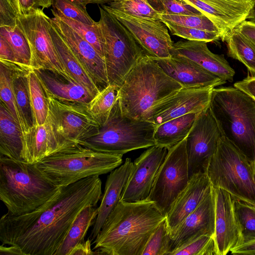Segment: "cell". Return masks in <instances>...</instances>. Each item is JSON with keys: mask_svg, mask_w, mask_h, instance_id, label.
<instances>
[{"mask_svg": "<svg viewBox=\"0 0 255 255\" xmlns=\"http://www.w3.org/2000/svg\"><path fill=\"white\" fill-rule=\"evenodd\" d=\"M156 126L151 122L125 116L118 99L98 133L80 143L101 152L123 155L155 145L153 134Z\"/></svg>", "mask_w": 255, "mask_h": 255, "instance_id": "8", "label": "cell"}, {"mask_svg": "<svg viewBox=\"0 0 255 255\" xmlns=\"http://www.w3.org/2000/svg\"><path fill=\"white\" fill-rule=\"evenodd\" d=\"M96 26L103 46L110 85L119 88L128 73L145 53L128 30L115 17L99 6Z\"/></svg>", "mask_w": 255, "mask_h": 255, "instance_id": "9", "label": "cell"}, {"mask_svg": "<svg viewBox=\"0 0 255 255\" xmlns=\"http://www.w3.org/2000/svg\"><path fill=\"white\" fill-rule=\"evenodd\" d=\"M225 42L228 56L242 62L251 75L255 76V44L235 29L229 33Z\"/></svg>", "mask_w": 255, "mask_h": 255, "instance_id": "32", "label": "cell"}, {"mask_svg": "<svg viewBox=\"0 0 255 255\" xmlns=\"http://www.w3.org/2000/svg\"><path fill=\"white\" fill-rule=\"evenodd\" d=\"M215 221V204L213 188L212 192L196 209L170 231L168 255L202 235H207L214 237Z\"/></svg>", "mask_w": 255, "mask_h": 255, "instance_id": "19", "label": "cell"}, {"mask_svg": "<svg viewBox=\"0 0 255 255\" xmlns=\"http://www.w3.org/2000/svg\"><path fill=\"white\" fill-rule=\"evenodd\" d=\"M163 22L165 24L173 35L187 40L210 42L217 41L220 39V35L217 32L185 27L166 21Z\"/></svg>", "mask_w": 255, "mask_h": 255, "instance_id": "44", "label": "cell"}, {"mask_svg": "<svg viewBox=\"0 0 255 255\" xmlns=\"http://www.w3.org/2000/svg\"><path fill=\"white\" fill-rule=\"evenodd\" d=\"M98 214L96 206L89 205L83 209L73 222L62 245L55 255H70L73 249L84 241L86 234Z\"/></svg>", "mask_w": 255, "mask_h": 255, "instance_id": "31", "label": "cell"}, {"mask_svg": "<svg viewBox=\"0 0 255 255\" xmlns=\"http://www.w3.org/2000/svg\"><path fill=\"white\" fill-rule=\"evenodd\" d=\"M222 136L209 107L199 113L186 137L189 174L205 172Z\"/></svg>", "mask_w": 255, "mask_h": 255, "instance_id": "14", "label": "cell"}, {"mask_svg": "<svg viewBox=\"0 0 255 255\" xmlns=\"http://www.w3.org/2000/svg\"><path fill=\"white\" fill-rule=\"evenodd\" d=\"M151 57L167 75L183 88H215L227 82L186 58L178 56L165 58Z\"/></svg>", "mask_w": 255, "mask_h": 255, "instance_id": "21", "label": "cell"}, {"mask_svg": "<svg viewBox=\"0 0 255 255\" xmlns=\"http://www.w3.org/2000/svg\"><path fill=\"white\" fill-rule=\"evenodd\" d=\"M122 156L79 143L55 152L35 165L47 179L60 188L111 172L122 164Z\"/></svg>", "mask_w": 255, "mask_h": 255, "instance_id": "5", "label": "cell"}, {"mask_svg": "<svg viewBox=\"0 0 255 255\" xmlns=\"http://www.w3.org/2000/svg\"><path fill=\"white\" fill-rule=\"evenodd\" d=\"M92 240L89 238L78 244L70 253V255H96V253L91 249Z\"/></svg>", "mask_w": 255, "mask_h": 255, "instance_id": "52", "label": "cell"}, {"mask_svg": "<svg viewBox=\"0 0 255 255\" xmlns=\"http://www.w3.org/2000/svg\"><path fill=\"white\" fill-rule=\"evenodd\" d=\"M234 206L241 230L243 244L255 240V205L235 200Z\"/></svg>", "mask_w": 255, "mask_h": 255, "instance_id": "38", "label": "cell"}, {"mask_svg": "<svg viewBox=\"0 0 255 255\" xmlns=\"http://www.w3.org/2000/svg\"><path fill=\"white\" fill-rule=\"evenodd\" d=\"M159 13L179 15H201L195 7L180 0H147Z\"/></svg>", "mask_w": 255, "mask_h": 255, "instance_id": "45", "label": "cell"}, {"mask_svg": "<svg viewBox=\"0 0 255 255\" xmlns=\"http://www.w3.org/2000/svg\"><path fill=\"white\" fill-rule=\"evenodd\" d=\"M37 7H41L42 8H48L52 5L53 0H35Z\"/></svg>", "mask_w": 255, "mask_h": 255, "instance_id": "54", "label": "cell"}, {"mask_svg": "<svg viewBox=\"0 0 255 255\" xmlns=\"http://www.w3.org/2000/svg\"><path fill=\"white\" fill-rule=\"evenodd\" d=\"M199 113L188 114L156 126L155 145L167 149L186 138Z\"/></svg>", "mask_w": 255, "mask_h": 255, "instance_id": "29", "label": "cell"}, {"mask_svg": "<svg viewBox=\"0 0 255 255\" xmlns=\"http://www.w3.org/2000/svg\"><path fill=\"white\" fill-rule=\"evenodd\" d=\"M87 3L82 0H53L52 12L90 25L96 22L88 13Z\"/></svg>", "mask_w": 255, "mask_h": 255, "instance_id": "37", "label": "cell"}, {"mask_svg": "<svg viewBox=\"0 0 255 255\" xmlns=\"http://www.w3.org/2000/svg\"><path fill=\"white\" fill-rule=\"evenodd\" d=\"M17 16L26 14L35 7V0H10Z\"/></svg>", "mask_w": 255, "mask_h": 255, "instance_id": "48", "label": "cell"}, {"mask_svg": "<svg viewBox=\"0 0 255 255\" xmlns=\"http://www.w3.org/2000/svg\"><path fill=\"white\" fill-rule=\"evenodd\" d=\"M29 70L17 66L12 78L15 102L23 133L34 126L27 76Z\"/></svg>", "mask_w": 255, "mask_h": 255, "instance_id": "30", "label": "cell"}, {"mask_svg": "<svg viewBox=\"0 0 255 255\" xmlns=\"http://www.w3.org/2000/svg\"><path fill=\"white\" fill-rule=\"evenodd\" d=\"M167 151L165 147L153 145L148 147L134 160L121 201L135 202L147 199Z\"/></svg>", "mask_w": 255, "mask_h": 255, "instance_id": "16", "label": "cell"}, {"mask_svg": "<svg viewBox=\"0 0 255 255\" xmlns=\"http://www.w3.org/2000/svg\"><path fill=\"white\" fill-rule=\"evenodd\" d=\"M169 241L170 229L165 218L150 236L141 255H168Z\"/></svg>", "mask_w": 255, "mask_h": 255, "instance_id": "39", "label": "cell"}, {"mask_svg": "<svg viewBox=\"0 0 255 255\" xmlns=\"http://www.w3.org/2000/svg\"><path fill=\"white\" fill-rule=\"evenodd\" d=\"M199 10L211 20L225 42L229 33L247 20L255 0H180Z\"/></svg>", "mask_w": 255, "mask_h": 255, "instance_id": "17", "label": "cell"}, {"mask_svg": "<svg viewBox=\"0 0 255 255\" xmlns=\"http://www.w3.org/2000/svg\"><path fill=\"white\" fill-rule=\"evenodd\" d=\"M203 41L179 40L174 43L171 56L186 58L221 79L232 82L235 74L223 55L211 52Z\"/></svg>", "mask_w": 255, "mask_h": 255, "instance_id": "23", "label": "cell"}, {"mask_svg": "<svg viewBox=\"0 0 255 255\" xmlns=\"http://www.w3.org/2000/svg\"><path fill=\"white\" fill-rule=\"evenodd\" d=\"M159 18L162 22L166 21L185 27L195 28L219 33L218 30L213 22L203 14L201 15H179L159 13Z\"/></svg>", "mask_w": 255, "mask_h": 255, "instance_id": "41", "label": "cell"}, {"mask_svg": "<svg viewBox=\"0 0 255 255\" xmlns=\"http://www.w3.org/2000/svg\"><path fill=\"white\" fill-rule=\"evenodd\" d=\"M101 6L128 30L146 54L159 58L171 56L174 43L167 26L160 19L132 16L108 4Z\"/></svg>", "mask_w": 255, "mask_h": 255, "instance_id": "13", "label": "cell"}, {"mask_svg": "<svg viewBox=\"0 0 255 255\" xmlns=\"http://www.w3.org/2000/svg\"><path fill=\"white\" fill-rule=\"evenodd\" d=\"M166 215L149 200H120L94 241L96 255H141L151 234Z\"/></svg>", "mask_w": 255, "mask_h": 255, "instance_id": "2", "label": "cell"}, {"mask_svg": "<svg viewBox=\"0 0 255 255\" xmlns=\"http://www.w3.org/2000/svg\"><path fill=\"white\" fill-rule=\"evenodd\" d=\"M252 170H253L254 179V181L255 183V153L254 155L253 158L252 159Z\"/></svg>", "mask_w": 255, "mask_h": 255, "instance_id": "57", "label": "cell"}, {"mask_svg": "<svg viewBox=\"0 0 255 255\" xmlns=\"http://www.w3.org/2000/svg\"><path fill=\"white\" fill-rule=\"evenodd\" d=\"M214 87L182 88L155 104L148 121L156 126L190 113H199L210 104Z\"/></svg>", "mask_w": 255, "mask_h": 255, "instance_id": "15", "label": "cell"}, {"mask_svg": "<svg viewBox=\"0 0 255 255\" xmlns=\"http://www.w3.org/2000/svg\"><path fill=\"white\" fill-rule=\"evenodd\" d=\"M234 87L241 90L255 100V76H248L234 84Z\"/></svg>", "mask_w": 255, "mask_h": 255, "instance_id": "49", "label": "cell"}, {"mask_svg": "<svg viewBox=\"0 0 255 255\" xmlns=\"http://www.w3.org/2000/svg\"><path fill=\"white\" fill-rule=\"evenodd\" d=\"M108 5L132 16L159 19V13L149 4L147 0H121L110 2Z\"/></svg>", "mask_w": 255, "mask_h": 255, "instance_id": "40", "label": "cell"}, {"mask_svg": "<svg viewBox=\"0 0 255 255\" xmlns=\"http://www.w3.org/2000/svg\"><path fill=\"white\" fill-rule=\"evenodd\" d=\"M63 148L47 120L23 133L22 158L27 163L36 164Z\"/></svg>", "mask_w": 255, "mask_h": 255, "instance_id": "26", "label": "cell"}, {"mask_svg": "<svg viewBox=\"0 0 255 255\" xmlns=\"http://www.w3.org/2000/svg\"><path fill=\"white\" fill-rule=\"evenodd\" d=\"M27 76L34 125H40L46 122L48 116L49 106L47 95L33 69L28 71Z\"/></svg>", "mask_w": 255, "mask_h": 255, "instance_id": "33", "label": "cell"}, {"mask_svg": "<svg viewBox=\"0 0 255 255\" xmlns=\"http://www.w3.org/2000/svg\"><path fill=\"white\" fill-rule=\"evenodd\" d=\"M231 252L234 255H255V240L247 242L238 246Z\"/></svg>", "mask_w": 255, "mask_h": 255, "instance_id": "51", "label": "cell"}, {"mask_svg": "<svg viewBox=\"0 0 255 255\" xmlns=\"http://www.w3.org/2000/svg\"><path fill=\"white\" fill-rule=\"evenodd\" d=\"M119 88L109 84L102 89L87 105L90 113L100 125L108 118L109 114L119 99Z\"/></svg>", "mask_w": 255, "mask_h": 255, "instance_id": "35", "label": "cell"}, {"mask_svg": "<svg viewBox=\"0 0 255 255\" xmlns=\"http://www.w3.org/2000/svg\"><path fill=\"white\" fill-rule=\"evenodd\" d=\"M0 98L14 119L20 124V121L16 107L12 78L16 64L0 61Z\"/></svg>", "mask_w": 255, "mask_h": 255, "instance_id": "36", "label": "cell"}, {"mask_svg": "<svg viewBox=\"0 0 255 255\" xmlns=\"http://www.w3.org/2000/svg\"><path fill=\"white\" fill-rule=\"evenodd\" d=\"M23 133L20 124L14 119L5 105L0 104V155L23 161Z\"/></svg>", "mask_w": 255, "mask_h": 255, "instance_id": "28", "label": "cell"}, {"mask_svg": "<svg viewBox=\"0 0 255 255\" xmlns=\"http://www.w3.org/2000/svg\"><path fill=\"white\" fill-rule=\"evenodd\" d=\"M56 16L66 23L74 31L90 43L104 58V50L101 38L96 26L90 25L68 18L60 14L52 12Z\"/></svg>", "mask_w": 255, "mask_h": 255, "instance_id": "42", "label": "cell"}, {"mask_svg": "<svg viewBox=\"0 0 255 255\" xmlns=\"http://www.w3.org/2000/svg\"><path fill=\"white\" fill-rule=\"evenodd\" d=\"M247 20L255 23V2L254 7Z\"/></svg>", "mask_w": 255, "mask_h": 255, "instance_id": "56", "label": "cell"}, {"mask_svg": "<svg viewBox=\"0 0 255 255\" xmlns=\"http://www.w3.org/2000/svg\"><path fill=\"white\" fill-rule=\"evenodd\" d=\"M133 163L127 158L122 165L112 171L107 178L98 214L90 239L97 237L108 217L121 200L123 191L133 169Z\"/></svg>", "mask_w": 255, "mask_h": 255, "instance_id": "24", "label": "cell"}, {"mask_svg": "<svg viewBox=\"0 0 255 255\" xmlns=\"http://www.w3.org/2000/svg\"><path fill=\"white\" fill-rule=\"evenodd\" d=\"M209 107L222 136L253 157L255 153V100L235 87L214 88Z\"/></svg>", "mask_w": 255, "mask_h": 255, "instance_id": "6", "label": "cell"}, {"mask_svg": "<svg viewBox=\"0 0 255 255\" xmlns=\"http://www.w3.org/2000/svg\"><path fill=\"white\" fill-rule=\"evenodd\" d=\"M235 29L255 44V23L245 20Z\"/></svg>", "mask_w": 255, "mask_h": 255, "instance_id": "50", "label": "cell"}, {"mask_svg": "<svg viewBox=\"0 0 255 255\" xmlns=\"http://www.w3.org/2000/svg\"><path fill=\"white\" fill-rule=\"evenodd\" d=\"M47 96L58 100L88 104L94 96L84 87L72 79L57 72L33 69Z\"/></svg>", "mask_w": 255, "mask_h": 255, "instance_id": "25", "label": "cell"}, {"mask_svg": "<svg viewBox=\"0 0 255 255\" xmlns=\"http://www.w3.org/2000/svg\"><path fill=\"white\" fill-rule=\"evenodd\" d=\"M86 2L87 4L89 3H96L100 4H104L105 3H109L111 2L119 1L121 0H82Z\"/></svg>", "mask_w": 255, "mask_h": 255, "instance_id": "55", "label": "cell"}, {"mask_svg": "<svg viewBox=\"0 0 255 255\" xmlns=\"http://www.w3.org/2000/svg\"><path fill=\"white\" fill-rule=\"evenodd\" d=\"M4 245L0 246V255H23L21 250L15 245Z\"/></svg>", "mask_w": 255, "mask_h": 255, "instance_id": "53", "label": "cell"}, {"mask_svg": "<svg viewBox=\"0 0 255 255\" xmlns=\"http://www.w3.org/2000/svg\"><path fill=\"white\" fill-rule=\"evenodd\" d=\"M214 249V237L205 235L172 252L169 255H213Z\"/></svg>", "mask_w": 255, "mask_h": 255, "instance_id": "43", "label": "cell"}, {"mask_svg": "<svg viewBox=\"0 0 255 255\" xmlns=\"http://www.w3.org/2000/svg\"><path fill=\"white\" fill-rule=\"evenodd\" d=\"M215 204V255H226L243 244L235 210V199L228 192L213 188Z\"/></svg>", "mask_w": 255, "mask_h": 255, "instance_id": "18", "label": "cell"}, {"mask_svg": "<svg viewBox=\"0 0 255 255\" xmlns=\"http://www.w3.org/2000/svg\"><path fill=\"white\" fill-rule=\"evenodd\" d=\"M50 19L43 8L37 7L28 13L18 16L17 25L29 44L32 69H46L71 78L61 64L55 48L50 33Z\"/></svg>", "mask_w": 255, "mask_h": 255, "instance_id": "12", "label": "cell"}, {"mask_svg": "<svg viewBox=\"0 0 255 255\" xmlns=\"http://www.w3.org/2000/svg\"><path fill=\"white\" fill-rule=\"evenodd\" d=\"M17 18L10 0H0V27L16 26Z\"/></svg>", "mask_w": 255, "mask_h": 255, "instance_id": "46", "label": "cell"}, {"mask_svg": "<svg viewBox=\"0 0 255 255\" xmlns=\"http://www.w3.org/2000/svg\"><path fill=\"white\" fill-rule=\"evenodd\" d=\"M0 35L5 39L12 48L17 64L25 69H32L30 47L18 26H0Z\"/></svg>", "mask_w": 255, "mask_h": 255, "instance_id": "34", "label": "cell"}, {"mask_svg": "<svg viewBox=\"0 0 255 255\" xmlns=\"http://www.w3.org/2000/svg\"><path fill=\"white\" fill-rule=\"evenodd\" d=\"M0 61L17 65L12 48L5 39L0 35Z\"/></svg>", "mask_w": 255, "mask_h": 255, "instance_id": "47", "label": "cell"}, {"mask_svg": "<svg viewBox=\"0 0 255 255\" xmlns=\"http://www.w3.org/2000/svg\"><path fill=\"white\" fill-rule=\"evenodd\" d=\"M60 189L44 176L35 164L0 155V199L7 213L19 215L31 212Z\"/></svg>", "mask_w": 255, "mask_h": 255, "instance_id": "4", "label": "cell"}, {"mask_svg": "<svg viewBox=\"0 0 255 255\" xmlns=\"http://www.w3.org/2000/svg\"><path fill=\"white\" fill-rule=\"evenodd\" d=\"M47 97V120L64 148L84 141L98 133L101 125L89 112L88 104Z\"/></svg>", "mask_w": 255, "mask_h": 255, "instance_id": "10", "label": "cell"}, {"mask_svg": "<svg viewBox=\"0 0 255 255\" xmlns=\"http://www.w3.org/2000/svg\"><path fill=\"white\" fill-rule=\"evenodd\" d=\"M213 188L228 192L235 200L255 205V183L252 160L224 136L205 169Z\"/></svg>", "mask_w": 255, "mask_h": 255, "instance_id": "7", "label": "cell"}, {"mask_svg": "<svg viewBox=\"0 0 255 255\" xmlns=\"http://www.w3.org/2000/svg\"><path fill=\"white\" fill-rule=\"evenodd\" d=\"M186 139L168 149L147 198L165 215L189 181Z\"/></svg>", "mask_w": 255, "mask_h": 255, "instance_id": "11", "label": "cell"}, {"mask_svg": "<svg viewBox=\"0 0 255 255\" xmlns=\"http://www.w3.org/2000/svg\"><path fill=\"white\" fill-rule=\"evenodd\" d=\"M212 189L211 182L205 172H199L191 176L187 185L177 196L166 214L170 231L196 209Z\"/></svg>", "mask_w": 255, "mask_h": 255, "instance_id": "22", "label": "cell"}, {"mask_svg": "<svg viewBox=\"0 0 255 255\" xmlns=\"http://www.w3.org/2000/svg\"><path fill=\"white\" fill-rule=\"evenodd\" d=\"M182 88L145 54L128 73L119 88L121 111L131 119L148 121L155 104Z\"/></svg>", "mask_w": 255, "mask_h": 255, "instance_id": "3", "label": "cell"}, {"mask_svg": "<svg viewBox=\"0 0 255 255\" xmlns=\"http://www.w3.org/2000/svg\"><path fill=\"white\" fill-rule=\"evenodd\" d=\"M102 181L96 175L60 187L36 210L0 220L2 245H15L23 255H55L79 213L102 198Z\"/></svg>", "mask_w": 255, "mask_h": 255, "instance_id": "1", "label": "cell"}, {"mask_svg": "<svg viewBox=\"0 0 255 255\" xmlns=\"http://www.w3.org/2000/svg\"><path fill=\"white\" fill-rule=\"evenodd\" d=\"M50 33L59 61L67 74L95 97L101 89L66 41L51 23V19Z\"/></svg>", "mask_w": 255, "mask_h": 255, "instance_id": "27", "label": "cell"}, {"mask_svg": "<svg viewBox=\"0 0 255 255\" xmlns=\"http://www.w3.org/2000/svg\"><path fill=\"white\" fill-rule=\"evenodd\" d=\"M51 22L72 49L99 87L101 86L104 88L108 85L104 58L97 50L59 18L54 16L51 18Z\"/></svg>", "mask_w": 255, "mask_h": 255, "instance_id": "20", "label": "cell"}]
</instances>
